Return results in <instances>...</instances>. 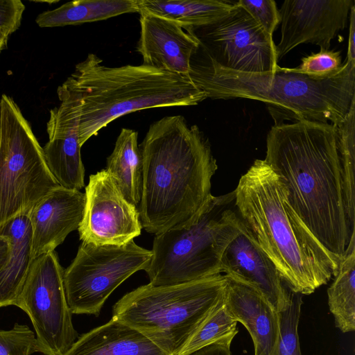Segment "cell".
<instances>
[{
  "instance_id": "6da1fadb",
  "label": "cell",
  "mask_w": 355,
  "mask_h": 355,
  "mask_svg": "<svg viewBox=\"0 0 355 355\" xmlns=\"http://www.w3.org/2000/svg\"><path fill=\"white\" fill-rule=\"evenodd\" d=\"M264 160L284 185L288 203L331 255L341 261L352 237L345 215L336 127L295 121L273 125Z\"/></svg>"
},
{
  "instance_id": "7a4b0ae2",
  "label": "cell",
  "mask_w": 355,
  "mask_h": 355,
  "mask_svg": "<svg viewBox=\"0 0 355 355\" xmlns=\"http://www.w3.org/2000/svg\"><path fill=\"white\" fill-rule=\"evenodd\" d=\"M139 147L140 221L142 228L155 235L200 210L212 196L211 178L218 166L209 139L181 115L152 123Z\"/></svg>"
},
{
  "instance_id": "3957f363",
  "label": "cell",
  "mask_w": 355,
  "mask_h": 355,
  "mask_svg": "<svg viewBox=\"0 0 355 355\" xmlns=\"http://www.w3.org/2000/svg\"><path fill=\"white\" fill-rule=\"evenodd\" d=\"M239 216L291 290L310 295L338 270L331 255L288 203L286 189L264 159H256L234 190Z\"/></svg>"
},
{
  "instance_id": "277c9868",
  "label": "cell",
  "mask_w": 355,
  "mask_h": 355,
  "mask_svg": "<svg viewBox=\"0 0 355 355\" xmlns=\"http://www.w3.org/2000/svg\"><path fill=\"white\" fill-rule=\"evenodd\" d=\"M187 77L207 98H245L266 103L275 125L283 119L340 123L355 98V62L346 60L329 78L314 79L293 68L252 73L225 69L198 46Z\"/></svg>"
},
{
  "instance_id": "5b68a950",
  "label": "cell",
  "mask_w": 355,
  "mask_h": 355,
  "mask_svg": "<svg viewBox=\"0 0 355 355\" xmlns=\"http://www.w3.org/2000/svg\"><path fill=\"white\" fill-rule=\"evenodd\" d=\"M80 101L82 146L116 119L141 110L196 105L207 98L187 76L148 65L107 67L89 53L62 83Z\"/></svg>"
},
{
  "instance_id": "8992f818",
  "label": "cell",
  "mask_w": 355,
  "mask_h": 355,
  "mask_svg": "<svg viewBox=\"0 0 355 355\" xmlns=\"http://www.w3.org/2000/svg\"><path fill=\"white\" fill-rule=\"evenodd\" d=\"M243 225L234 191L211 196L188 220L155 234L145 270L153 286L179 284L220 272V260Z\"/></svg>"
},
{
  "instance_id": "52a82bcc",
  "label": "cell",
  "mask_w": 355,
  "mask_h": 355,
  "mask_svg": "<svg viewBox=\"0 0 355 355\" xmlns=\"http://www.w3.org/2000/svg\"><path fill=\"white\" fill-rule=\"evenodd\" d=\"M224 275L189 282L141 286L119 300L112 318L136 329L169 355L184 345L223 298Z\"/></svg>"
},
{
  "instance_id": "ba28073f",
  "label": "cell",
  "mask_w": 355,
  "mask_h": 355,
  "mask_svg": "<svg viewBox=\"0 0 355 355\" xmlns=\"http://www.w3.org/2000/svg\"><path fill=\"white\" fill-rule=\"evenodd\" d=\"M60 185L51 173L43 148L14 100L0 98V226L28 215Z\"/></svg>"
},
{
  "instance_id": "9c48e42d",
  "label": "cell",
  "mask_w": 355,
  "mask_h": 355,
  "mask_svg": "<svg viewBox=\"0 0 355 355\" xmlns=\"http://www.w3.org/2000/svg\"><path fill=\"white\" fill-rule=\"evenodd\" d=\"M152 255L134 240L121 245L82 242L63 274L71 313L98 316L112 292L136 272L146 270Z\"/></svg>"
},
{
  "instance_id": "30bf717a",
  "label": "cell",
  "mask_w": 355,
  "mask_h": 355,
  "mask_svg": "<svg viewBox=\"0 0 355 355\" xmlns=\"http://www.w3.org/2000/svg\"><path fill=\"white\" fill-rule=\"evenodd\" d=\"M63 274L54 251L35 257L15 304L31 319L37 351L44 355H64L78 338Z\"/></svg>"
},
{
  "instance_id": "8fae6325",
  "label": "cell",
  "mask_w": 355,
  "mask_h": 355,
  "mask_svg": "<svg viewBox=\"0 0 355 355\" xmlns=\"http://www.w3.org/2000/svg\"><path fill=\"white\" fill-rule=\"evenodd\" d=\"M206 54L220 67L234 71L263 73L278 67L272 36L237 4L227 15L204 26L184 29Z\"/></svg>"
},
{
  "instance_id": "7c38bea8",
  "label": "cell",
  "mask_w": 355,
  "mask_h": 355,
  "mask_svg": "<svg viewBox=\"0 0 355 355\" xmlns=\"http://www.w3.org/2000/svg\"><path fill=\"white\" fill-rule=\"evenodd\" d=\"M78 228L80 239L96 245H121L140 235L139 209L123 196L105 169L89 175Z\"/></svg>"
},
{
  "instance_id": "4fadbf2b",
  "label": "cell",
  "mask_w": 355,
  "mask_h": 355,
  "mask_svg": "<svg viewBox=\"0 0 355 355\" xmlns=\"http://www.w3.org/2000/svg\"><path fill=\"white\" fill-rule=\"evenodd\" d=\"M354 0H286L279 9L281 37L275 45L278 61L296 46L312 44L329 49L344 30Z\"/></svg>"
},
{
  "instance_id": "5bb4252c",
  "label": "cell",
  "mask_w": 355,
  "mask_h": 355,
  "mask_svg": "<svg viewBox=\"0 0 355 355\" xmlns=\"http://www.w3.org/2000/svg\"><path fill=\"white\" fill-rule=\"evenodd\" d=\"M58 107L50 110L46 123L49 141L43 148L46 165L58 184L80 190L85 186V168L79 141L78 98L67 88H58Z\"/></svg>"
},
{
  "instance_id": "9a60e30c",
  "label": "cell",
  "mask_w": 355,
  "mask_h": 355,
  "mask_svg": "<svg viewBox=\"0 0 355 355\" xmlns=\"http://www.w3.org/2000/svg\"><path fill=\"white\" fill-rule=\"evenodd\" d=\"M220 272L254 286L277 313L291 303L294 292L243 223L223 252Z\"/></svg>"
},
{
  "instance_id": "2e32d148",
  "label": "cell",
  "mask_w": 355,
  "mask_h": 355,
  "mask_svg": "<svg viewBox=\"0 0 355 355\" xmlns=\"http://www.w3.org/2000/svg\"><path fill=\"white\" fill-rule=\"evenodd\" d=\"M140 37L137 51L143 64L187 76L198 40L181 26L165 17L140 10Z\"/></svg>"
},
{
  "instance_id": "e0dca14e",
  "label": "cell",
  "mask_w": 355,
  "mask_h": 355,
  "mask_svg": "<svg viewBox=\"0 0 355 355\" xmlns=\"http://www.w3.org/2000/svg\"><path fill=\"white\" fill-rule=\"evenodd\" d=\"M85 205V193L61 186L43 197L28 213L32 231V258L53 252L78 230Z\"/></svg>"
},
{
  "instance_id": "ac0fdd59",
  "label": "cell",
  "mask_w": 355,
  "mask_h": 355,
  "mask_svg": "<svg viewBox=\"0 0 355 355\" xmlns=\"http://www.w3.org/2000/svg\"><path fill=\"white\" fill-rule=\"evenodd\" d=\"M225 276L224 304L227 311L248 330L254 355H270L279 335V313L254 286Z\"/></svg>"
},
{
  "instance_id": "d6986e66",
  "label": "cell",
  "mask_w": 355,
  "mask_h": 355,
  "mask_svg": "<svg viewBox=\"0 0 355 355\" xmlns=\"http://www.w3.org/2000/svg\"><path fill=\"white\" fill-rule=\"evenodd\" d=\"M64 355H169L136 329L112 318L81 335Z\"/></svg>"
},
{
  "instance_id": "ffe728a7",
  "label": "cell",
  "mask_w": 355,
  "mask_h": 355,
  "mask_svg": "<svg viewBox=\"0 0 355 355\" xmlns=\"http://www.w3.org/2000/svg\"><path fill=\"white\" fill-rule=\"evenodd\" d=\"M0 235L10 242L9 258L0 270V308L15 306L27 277L32 258V231L28 215L0 226Z\"/></svg>"
},
{
  "instance_id": "44dd1931",
  "label": "cell",
  "mask_w": 355,
  "mask_h": 355,
  "mask_svg": "<svg viewBox=\"0 0 355 355\" xmlns=\"http://www.w3.org/2000/svg\"><path fill=\"white\" fill-rule=\"evenodd\" d=\"M137 139V132L122 128L105 168L125 198L136 207L141 199L143 182V158Z\"/></svg>"
},
{
  "instance_id": "7402d4cb",
  "label": "cell",
  "mask_w": 355,
  "mask_h": 355,
  "mask_svg": "<svg viewBox=\"0 0 355 355\" xmlns=\"http://www.w3.org/2000/svg\"><path fill=\"white\" fill-rule=\"evenodd\" d=\"M139 11L138 0H79L39 14L35 22L40 28H53L94 22Z\"/></svg>"
},
{
  "instance_id": "603a6c76",
  "label": "cell",
  "mask_w": 355,
  "mask_h": 355,
  "mask_svg": "<svg viewBox=\"0 0 355 355\" xmlns=\"http://www.w3.org/2000/svg\"><path fill=\"white\" fill-rule=\"evenodd\" d=\"M236 5L229 0H138L139 10L171 19L184 29L210 24Z\"/></svg>"
},
{
  "instance_id": "cb8c5ba5",
  "label": "cell",
  "mask_w": 355,
  "mask_h": 355,
  "mask_svg": "<svg viewBox=\"0 0 355 355\" xmlns=\"http://www.w3.org/2000/svg\"><path fill=\"white\" fill-rule=\"evenodd\" d=\"M328 304L335 325L343 333L355 330V236L352 237L340 262L334 280L327 290Z\"/></svg>"
},
{
  "instance_id": "d4e9b609",
  "label": "cell",
  "mask_w": 355,
  "mask_h": 355,
  "mask_svg": "<svg viewBox=\"0 0 355 355\" xmlns=\"http://www.w3.org/2000/svg\"><path fill=\"white\" fill-rule=\"evenodd\" d=\"M336 127V145L343 183V202L349 228L355 233V98Z\"/></svg>"
},
{
  "instance_id": "484cf974",
  "label": "cell",
  "mask_w": 355,
  "mask_h": 355,
  "mask_svg": "<svg viewBox=\"0 0 355 355\" xmlns=\"http://www.w3.org/2000/svg\"><path fill=\"white\" fill-rule=\"evenodd\" d=\"M237 323L227 311L223 297L193 334L178 355H191L213 344H231L239 331Z\"/></svg>"
},
{
  "instance_id": "4316f807",
  "label": "cell",
  "mask_w": 355,
  "mask_h": 355,
  "mask_svg": "<svg viewBox=\"0 0 355 355\" xmlns=\"http://www.w3.org/2000/svg\"><path fill=\"white\" fill-rule=\"evenodd\" d=\"M302 295L293 293L289 306L279 313V335L270 355H302L298 335Z\"/></svg>"
},
{
  "instance_id": "83f0119b",
  "label": "cell",
  "mask_w": 355,
  "mask_h": 355,
  "mask_svg": "<svg viewBox=\"0 0 355 355\" xmlns=\"http://www.w3.org/2000/svg\"><path fill=\"white\" fill-rule=\"evenodd\" d=\"M296 71L314 79H326L338 73L343 67L340 51L322 49L302 58Z\"/></svg>"
},
{
  "instance_id": "f1b7e54d",
  "label": "cell",
  "mask_w": 355,
  "mask_h": 355,
  "mask_svg": "<svg viewBox=\"0 0 355 355\" xmlns=\"http://www.w3.org/2000/svg\"><path fill=\"white\" fill-rule=\"evenodd\" d=\"M37 352L35 333L26 324L15 323L8 330L0 329V355H31Z\"/></svg>"
},
{
  "instance_id": "f546056e",
  "label": "cell",
  "mask_w": 355,
  "mask_h": 355,
  "mask_svg": "<svg viewBox=\"0 0 355 355\" xmlns=\"http://www.w3.org/2000/svg\"><path fill=\"white\" fill-rule=\"evenodd\" d=\"M241 6L270 36L281 22V17L274 0H239Z\"/></svg>"
},
{
  "instance_id": "4dcf8cb0",
  "label": "cell",
  "mask_w": 355,
  "mask_h": 355,
  "mask_svg": "<svg viewBox=\"0 0 355 355\" xmlns=\"http://www.w3.org/2000/svg\"><path fill=\"white\" fill-rule=\"evenodd\" d=\"M24 10L20 0H0V28L9 36L19 28Z\"/></svg>"
},
{
  "instance_id": "1f68e13d",
  "label": "cell",
  "mask_w": 355,
  "mask_h": 355,
  "mask_svg": "<svg viewBox=\"0 0 355 355\" xmlns=\"http://www.w3.org/2000/svg\"><path fill=\"white\" fill-rule=\"evenodd\" d=\"M346 60L351 62H355V6L351 8L349 13V30Z\"/></svg>"
},
{
  "instance_id": "d6a6232c",
  "label": "cell",
  "mask_w": 355,
  "mask_h": 355,
  "mask_svg": "<svg viewBox=\"0 0 355 355\" xmlns=\"http://www.w3.org/2000/svg\"><path fill=\"white\" fill-rule=\"evenodd\" d=\"M231 344L216 343L205 347L191 355H231Z\"/></svg>"
},
{
  "instance_id": "836d02e7",
  "label": "cell",
  "mask_w": 355,
  "mask_h": 355,
  "mask_svg": "<svg viewBox=\"0 0 355 355\" xmlns=\"http://www.w3.org/2000/svg\"><path fill=\"white\" fill-rule=\"evenodd\" d=\"M10 242L6 236L0 235V270L6 263L10 254Z\"/></svg>"
},
{
  "instance_id": "e575fe53",
  "label": "cell",
  "mask_w": 355,
  "mask_h": 355,
  "mask_svg": "<svg viewBox=\"0 0 355 355\" xmlns=\"http://www.w3.org/2000/svg\"><path fill=\"white\" fill-rule=\"evenodd\" d=\"M8 37V33L0 28V52L6 47Z\"/></svg>"
}]
</instances>
